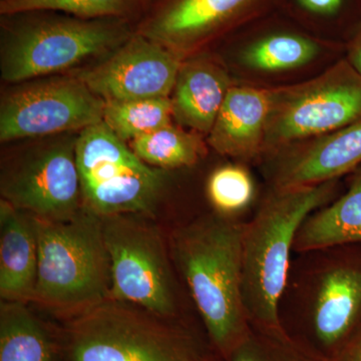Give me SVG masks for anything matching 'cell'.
I'll return each mask as SVG.
<instances>
[{"label": "cell", "instance_id": "6da1fadb", "mask_svg": "<svg viewBox=\"0 0 361 361\" xmlns=\"http://www.w3.org/2000/svg\"><path fill=\"white\" fill-rule=\"evenodd\" d=\"M244 225L215 213L180 228L173 240L176 263L222 358L251 327L242 292Z\"/></svg>", "mask_w": 361, "mask_h": 361}, {"label": "cell", "instance_id": "7a4b0ae2", "mask_svg": "<svg viewBox=\"0 0 361 361\" xmlns=\"http://www.w3.org/2000/svg\"><path fill=\"white\" fill-rule=\"evenodd\" d=\"M336 180L274 188L244 225L242 292L251 325L283 330L280 306L288 284L291 252L304 221L334 196Z\"/></svg>", "mask_w": 361, "mask_h": 361}, {"label": "cell", "instance_id": "3957f363", "mask_svg": "<svg viewBox=\"0 0 361 361\" xmlns=\"http://www.w3.org/2000/svg\"><path fill=\"white\" fill-rule=\"evenodd\" d=\"M39 268L33 302L75 317L110 298L111 260L101 216L82 207L73 217H35Z\"/></svg>", "mask_w": 361, "mask_h": 361}, {"label": "cell", "instance_id": "277c9868", "mask_svg": "<svg viewBox=\"0 0 361 361\" xmlns=\"http://www.w3.org/2000/svg\"><path fill=\"white\" fill-rule=\"evenodd\" d=\"M63 348L68 361H207L186 330L113 299L71 318Z\"/></svg>", "mask_w": 361, "mask_h": 361}, {"label": "cell", "instance_id": "5b68a950", "mask_svg": "<svg viewBox=\"0 0 361 361\" xmlns=\"http://www.w3.org/2000/svg\"><path fill=\"white\" fill-rule=\"evenodd\" d=\"M133 32L125 18H32L7 28L0 71L9 84H23L108 56Z\"/></svg>", "mask_w": 361, "mask_h": 361}, {"label": "cell", "instance_id": "8992f818", "mask_svg": "<svg viewBox=\"0 0 361 361\" xmlns=\"http://www.w3.org/2000/svg\"><path fill=\"white\" fill-rule=\"evenodd\" d=\"M75 157L87 210L106 217L142 215L155 208L166 171L140 160L104 122L78 133Z\"/></svg>", "mask_w": 361, "mask_h": 361}, {"label": "cell", "instance_id": "52a82bcc", "mask_svg": "<svg viewBox=\"0 0 361 361\" xmlns=\"http://www.w3.org/2000/svg\"><path fill=\"white\" fill-rule=\"evenodd\" d=\"M361 122V75L341 61L319 77L271 90L264 151L276 154Z\"/></svg>", "mask_w": 361, "mask_h": 361}, {"label": "cell", "instance_id": "ba28073f", "mask_svg": "<svg viewBox=\"0 0 361 361\" xmlns=\"http://www.w3.org/2000/svg\"><path fill=\"white\" fill-rule=\"evenodd\" d=\"M140 216L102 217L111 260L109 299L169 320L177 313V295L167 250L159 230Z\"/></svg>", "mask_w": 361, "mask_h": 361}, {"label": "cell", "instance_id": "9c48e42d", "mask_svg": "<svg viewBox=\"0 0 361 361\" xmlns=\"http://www.w3.org/2000/svg\"><path fill=\"white\" fill-rule=\"evenodd\" d=\"M345 248H329L331 253L316 263L300 285L299 343L322 361L361 329V253Z\"/></svg>", "mask_w": 361, "mask_h": 361}, {"label": "cell", "instance_id": "30bf717a", "mask_svg": "<svg viewBox=\"0 0 361 361\" xmlns=\"http://www.w3.org/2000/svg\"><path fill=\"white\" fill-rule=\"evenodd\" d=\"M30 82L2 97L1 142L80 133L103 122L106 102L77 75Z\"/></svg>", "mask_w": 361, "mask_h": 361}, {"label": "cell", "instance_id": "8fae6325", "mask_svg": "<svg viewBox=\"0 0 361 361\" xmlns=\"http://www.w3.org/2000/svg\"><path fill=\"white\" fill-rule=\"evenodd\" d=\"M77 137L27 149L2 170L4 200L35 217L65 220L84 207L75 157Z\"/></svg>", "mask_w": 361, "mask_h": 361}, {"label": "cell", "instance_id": "7c38bea8", "mask_svg": "<svg viewBox=\"0 0 361 361\" xmlns=\"http://www.w3.org/2000/svg\"><path fill=\"white\" fill-rule=\"evenodd\" d=\"M184 59L135 32L101 63L75 75L106 103L170 97Z\"/></svg>", "mask_w": 361, "mask_h": 361}, {"label": "cell", "instance_id": "4fadbf2b", "mask_svg": "<svg viewBox=\"0 0 361 361\" xmlns=\"http://www.w3.org/2000/svg\"><path fill=\"white\" fill-rule=\"evenodd\" d=\"M253 0H144L137 32L186 58Z\"/></svg>", "mask_w": 361, "mask_h": 361}, {"label": "cell", "instance_id": "5bb4252c", "mask_svg": "<svg viewBox=\"0 0 361 361\" xmlns=\"http://www.w3.org/2000/svg\"><path fill=\"white\" fill-rule=\"evenodd\" d=\"M274 188L312 186L336 180L361 165V122L276 153Z\"/></svg>", "mask_w": 361, "mask_h": 361}, {"label": "cell", "instance_id": "9a60e30c", "mask_svg": "<svg viewBox=\"0 0 361 361\" xmlns=\"http://www.w3.org/2000/svg\"><path fill=\"white\" fill-rule=\"evenodd\" d=\"M271 90L232 87L208 135L217 153L251 160L264 151Z\"/></svg>", "mask_w": 361, "mask_h": 361}, {"label": "cell", "instance_id": "2e32d148", "mask_svg": "<svg viewBox=\"0 0 361 361\" xmlns=\"http://www.w3.org/2000/svg\"><path fill=\"white\" fill-rule=\"evenodd\" d=\"M39 268L35 218L0 202V296L4 301H32Z\"/></svg>", "mask_w": 361, "mask_h": 361}, {"label": "cell", "instance_id": "e0dca14e", "mask_svg": "<svg viewBox=\"0 0 361 361\" xmlns=\"http://www.w3.org/2000/svg\"><path fill=\"white\" fill-rule=\"evenodd\" d=\"M232 87L227 71L211 59H184L170 97L173 118L208 135Z\"/></svg>", "mask_w": 361, "mask_h": 361}, {"label": "cell", "instance_id": "ac0fdd59", "mask_svg": "<svg viewBox=\"0 0 361 361\" xmlns=\"http://www.w3.org/2000/svg\"><path fill=\"white\" fill-rule=\"evenodd\" d=\"M348 245H361V172L341 198L317 209L304 221L294 251L310 253Z\"/></svg>", "mask_w": 361, "mask_h": 361}, {"label": "cell", "instance_id": "d6986e66", "mask_svg": "<svg viewBox=\"0 0 361 361\" xmlns=\"http://www.w3.org/2000/svg\"><path fill=\"white\" fill-rule=\"evenodd\" d=\"M59 346L49 329L25 302L0 307V361H59Z\"/></svg>", "mask_w": 361, "mask_h": 361}, {"label": "cell", "instance_id": "ffe728a7", "mask_svg": "<svg viewBox=\"0 0 361 361\" xmlns=\"http://www.w3.org/2000/svg\"><path fill=\"white\" fill-rule=\"evenodd\" d=\"M135 155L151 167L172 170L196 165L205 155L206 147L198 133H189L171 125L130 142Z\"/></svg>", "mask_w": 361, "mask_h": 361}, {"label": "cell", "instance_id": "44dd1931", "mask_svg": "<svg viewBox=\"0 0 361 361\" xmlns=\"http://www.w3.org/2000/svg\"><path fill=\"white\" fill-rule=\"evenodd\" d=\"M170 97L108 102L104 106L103 122L123 142L173 123Z\"/></svg>", "mask_w": 361, "mask_h": 361}, {"label": "cell", "instance_id": "7402d4cb", "mask_svg": "<svg viewBox=\"0 0 361 361\" xmlns=\"http://www.w3.org/2000/svg\"><path fill=\"white\" fill-rule=\"evenodd\" d=\"M319 47L296 35H274L258 40L241 54L244 66L252 70L278 73L307 65L317 56Z\"/></svg>", "mask_w": 361, "mask_h": 361}, {"label": "cell", "instance_id": "603a6c76", "mask_svg": "<svg viewBox=\"0 0 361 361\" xmlns=\"http://www.w3.org/2000/svg\"><path fill=\"white\" fill-rule=\"evenodd\" d=\"M142 4L144 0H1L0 14L59 11L84 20L125 18Z\"/></svg>", "mask_w": 361, "mask_h": 361}, {"label": "cell", "instance_id": "cb8c5ba5", "mask_svg": "<svg viewBox=\"0 0 361 361\" xmlns=\"http://www.w3.org/2000/svg\"><path fill=\"white\" fill-rule=\"evenodd\" d=\"M224 361H322L289 336L286 330L251 325L245 337Z\"/></svg>", "mask_w": 361, "mask_h": 361}, {"label": "cell", "instance_id": "d4e9b609", "mask_svg": "<svg viewBox=\"0 0 361 361\" xmlns=\"http://www.w3.org/2000/svg\"><path fill=\"white\" fill-rule=\"evenodd\" d=\"M207 195L216 213L235 218L248 209L255 196V184L243 166L228 164L216 169L207 182Z\"/></svg>", "mask_w": 361, "mask_h": 361}, {"label": "cell", "instance_id": "484cf974", "mask_svg": "<svg viewBox=\"0 0 361 361\" xmlns=\"http://www.w3.org/2000/svg\"><path fill=\"white\" fill-rule=\"evenodd\" d=\"M326 361H361V329L341 351Z\"/></svg>", "mask_w": 361, "mask_h": 361}, {"label": "cell", "instance_id": "4316f807", "mask_svg": "<svg viewBox=\"0 0 361 361\" xmlns=\"http://www.w3.org/2000/svg\"><path fill=\"white\" fill-rule=\"evenodd\" d=\"M306 11L316 14H332L341 6L342 0H298Z\"/></svg>", "mask_w": 361, "mask_h": 361}, {"label": "cell", "instance_id": "83f0119b", "mask_svg": "<svg viewBox=\"0 0 361 361\" xmlns=\"http://www.w3.org/2000/svg\"><path fill=\"white\" fill-rule=\"evenodd\" d=\"M348 61L361 75V32L349 47Z\"/></svg>", "mask_w": 361, "mask_h": 361}]
</instances>
